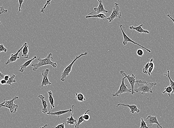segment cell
<instances>
[{"label":"cell","mask_w":174,"mask_h":128,"mask_svg":"<svg viewBox=\"0 0 174 128\" xmlns=\"http://www.w3.org/2000/svg\"><path fill=\"white\" fill-rule=\"evenodd\" d=\"M150 63L148 62L144 66V67L143 69H142V71L144 74H148V71H149V69L150 67Z\"/></svg>","instance_id":"obj_29"},{"label":"cell","mask_w":174,"mask_h":128,"mask_svg":"<svg viewBox=\"0 0 174 128\" xmlns=\"http://www.w3.org/2000/svg\"><path fill=\"white\" fill-rule=\"evenodd\" d=\"M72 111V109H70L67 110L59 111L55 112H52V111H50L49 112L47 113V114L49 115H52V116H58V118H59V116H60L65 114L67 113L71 112Z\"/></svg>","instance_id":"obj_16"},{"label":"cell","mask_w":174,"mask_h":128,"mask_svg":"<svg viewBox=\"0 0 174 128\" xmlns=\"http://www.w3.org/2000/svg\"><path fill=\"white\" fill-rule=\"evenodd\" d=\"M51 1H47L46 4L44 5V6L41 9L40 12L42 13H44L45 10V9L47 8V7H48L49 5L50 4Z\"/></svg>","instance_id":"obj_31"},{"label":"cell","mask_w":174,"mask_h":128,"mask_svg":"<svg viewBox=\"0 0 174 128\" xmlns=\"http://www.w3.org/2000/svg\"><path fill=\"white\" fill-rule=\"evenodd\" d=\"M115 6L113 7V12L110 16L107 18V19L108 20L109 22H111L113 20L116 18L120 19L122 14L120 10V9L119 4L118 3H115Z\"/></svg>","instance_id":"obj_6"},{"label":"cell","mask_w":174,"mask_h":128,"mask_svg":"<svg viewBox=\"0 0 174 128\" xmlns=\"http://www.w3.org/2000/svg\"><path fill=\"white\" fill-rule=\"evenodd\" d=\"M24 46L22 50V57L24 58H26L27 59L28 58L29 55L28 54L29 52V46L27 43L26 42H25L24 43Z\"/></svg>","instance_id":"obj_17"},{"label":"cell","mask_w":174,"mask_h":128,"mask_svg":"<svg viewBox=\"0 0 174 128\" xmlns=\"http://www.w3.org/2000/svg\"><path fill=\"white\" fill-rule=\"evenodd\" d=\"M167 17H169L170 19L172 20V21L173 22L174 24V19H173V17H172L171 13L169 14L168 12V14H167Z\"/></svg>","instance_id":"obj_37"},{"label":"cell","mask_w":174,"mask_h":128,"mask_svg":"<svg viewBox=\"0 0 174 128\" xmlns=\"http://www.w3.org/2000/svg\"><path fill=\"white\" fill-rule=\"evenodd\" d=\"M119 106H124V107H127L129 108L130 109V113L134 114L135 112L139 113L140 112V110L137 107V106L135 105H125L121 103H119L116 105V107H118Z\"/></svg>","instance_id":"obj_12"},{"label":"cell","mask_w":174,"mask_h":128,"mask_svg":"<svg viewBox=\"0 0 174 128\" xmlns=\"http://www.w3.org/2000/svg\"><path fill=\"white\" fill-rule=\"evenodd\" d=\"M52 53H49L46 58L44 59H41V58H39L38 59V63H34L31 65V66L34 67L33 70L36 71L40 67L47 65H52L54 68H56L57 66V64L55 62H53L51 61V59H53L52 57Z\"/></svg>","instance_id":"obj_2"},{"label":"cell","mask_w":174,"mask_h":128,"mask_svg":"<svg viewBox=\"0 0 174 128\" xmlns=\"http://www.w3.org/2000/svg\"><path fill=\"white\" fill-rule=\"evenodd\" d=\"M5 76V75L3 74L1 72V71H0V78L3 79L4 78Z\"/></svg>","instance_id":"obj_40"},{"label":"cell","mask_w":174,"mask_h":128,"mask_svg":"<svg viewBox=\"0 0 174 128\" xmlns=\"http://www.w3.org/2000/svg\"><path fill=\"white\" fill-rule=\"evenodd\" d=\"M19 97L18 96H14L13 99L10 100H6L5 99L3 100L2 103H0V108L2 107L7 108L10 109V112L12 114L16 113L18 108L17 105L14 103V101L18 99Z\"/></svg>","instance_id":"obj_3"},{"label":"cell","mask_w":174,"mask_h":128,"mask_svg":"<svg viewBox=\"0 0 174 128\" xmlns=\"http://www.w3.org/2000/svg\"><path fill=\"white\" fill-rule=\"evenodd\" d=\"M137 83L138 84V87L137 88H135L134 91V92H141L142 95H145L146 93H147L148 99L149 100V93L152 94L153 93L152 88L153 87H155V86L157 85V83L156 82L149 83L140 80H137Z\"/></svg>","instance_id":"obj_1"},{"label":"cell","mask_w":174,"mask_h":128,"mask_svg":"<svg viewBox=\"0 0 174 128\" xmlns=\"http://www.w3.org/2000/svg\"><path fill=\"white\" fill-rule=\"evenodd\" d=\"M120 74L123 77L127 78L129 81L131 86L132 95L135 94V92L134 91L135 89V85L136 83H137V80H136V76L135 75L133 74H132L131 76H130L129 75H127L123 70L120 71Z\"/></svg>","instance_id":"obj_8"},{"label":"cell","mask_w":174,"mask_h":128,"mask_svg":"<svg viewBox=\"0 0 174 128\" xmlns=\"http://www.w3.org/2000/svg\"><path fill=\"white\" fill-rule=\"evenodd\" d=\"M8 10H5L3 6H0V14H2L7 13Z\"/></svg>","instance_id":"obj_34"},{"label":"cell","mask_w":174,"mask_h":128,"mask_svg":"<svg viewBox=\"0 0 174 128\" xmlns=\"http://www.w3.org/2000/svg\"><path fill=\"white\" fill-rule=\"evenodd\" d=\"M155 113H154V116H151V115H149L144 120L146 122L148 127H151L154 124H157V128H163L161 124L159 123L158 120H157V116L155 115Z\"/></svg>","instance_id":"obj_9"},{"label":"cell","mask_w":174,"mask_h":128,"mask_svg":"<svg viewBox=\"0 0 174 128\" xmlns=\"http://www.w3.org/2000/svg\"><path fill=\"white\" fill-rule=\"evenodd\" d=\"M38 97L41 99L42 104L43 108L42 110V112L45 114L47 113V102L44 100L45 97L42 95H39Z\"/></svg>","instance_id":"obj_18"},{"label":"cell","mask_w":174,"mask_h":128,"mask_svg":"<svg viewBox=\"0 0 174 128\" xmlns=\"http://www.w3.org/2000/svg\"><path fill=\"white\" fill-rule=\"evenodd\" d=\"M55 128H65V123L59 124L58 126H55Z\"/></svg>","instance_id":"obj_36"},{"label":"cell","mask_w":174,"mask_h":128,"mask_svg":"<svg viewBox=\"0 0 174 128\" xmlns=\"http://www.w3.org/2000/svg\"><path fill=\"white\" fill-rule=\"evenodd\" d=\"M140 128H149L145 121H144V118H142L141 119L140 126Z\"/></svg>","instance_id":"obj_30"},{"label":"cell","mask_w":174,"mask_h":128,"mask_svg":"<svg viewBox=\"0 0 174 128\" xmlns=\"http://www.w3.org/2000/svg\"><path fill=\"white\" fill-rule=\"evenodd\" d=\"M6 82L7 81H6V80H5L4 79H3L2 80H0V83H1V85H6Z\"/></svg>","instance_id":"obj_38"},{"label":"cell","mask_w":174,"mask_h":128,"mask_svg":"<svg viewBox=\"0 0 174 128\" xmlns=\"http://www.w3.org/2000/svg\"><path fill=\"white\" fill-rule=\"evenodd\" d=\"M1 21H0V25H1Z\"/></svg>","instance_id":"obj_42"},{"label":"cell","mask_w":174,"mask_h":128,"mask_svg":"<svg viewBox=\"0 0 174 128\" xmlns=\"http://www.w3.org/2000/svg\"><path fill=\"white\" fill-rule=\"evenodd\" d=\"M10 76H9V75H6V76H5L4 78H3V79L5 80H6V81H7L9 80V78H10Z\"/></svg>","instance_id":"obj_39"},{"label":"cell","mask_w":174,"mask_h":128,"mask_svg":"<svg viewBox=\"0 0 174 128\" xmlns=\"http://www.w3.org/2000/svg\"><path fill=\"white\" fill-rule=\"evenodd\" d=\"M91 111V109L87 110L86 111L85 113H84L83 116V118L85 122L88 121H89L90 120V116L89 114H87V112H88L89 111Z\"/></svg>","instance_id":"obj_28"},{"label":"cell","mask_w":174,"mask_h":128,"mask_svg":"<svg viewBox=\"0 0 174 128\" xmlns=\"http://www.w3.org/2000/svg\"><path fill=\"white\" fill-rule=\"evenodd\" d=\"M16 77L15 75L12 74V76L10 77L9 80L7 81V85H11L12 83H15L16 82V80H14V78Z\"/></svg>","instance_id":"obj_27"},{"label":"cell","mask_w":174,"mask_h":128,"mask_svg":"<svg viewBox=\"0 0 174 128\" xmlns=\"http://www.w3.org/2000/svg\"><path fill=\"white\" fill-rule=\"evenodd\" d=\"M153 58H152L151 61H150V62H149L150 67L148 73V76H151V74H152V73L154 69L155 64L153 62Z\"/></svg>","instance_id":"obj_24"},{"label":"cell","mask_w":174,"mask_h":128,"mask_svg":"<svg viewBox=\"0 0 174 128\" xmlns=\"http://www.w3.org/2000/svg\"><path fill=\"white\" fill-rule=\"evenodd\" d=\"M49 72V69H47L45 70H43L42 71L41 74L43 77V79L41 85L39 86L40 87H45L47 89V85H51L52 84V83L49 81L48 79Z\"/></svg>","instance_id":"obj_10"},{"label":"cell","mask_w":174,"mask_h":128,"mask_svg":"<svg viewBox=\"0 0 174 128\" xmlns=\"http://www.w3.org/2000/svg\"><path fill=\"white\" fill-rule=\"evenodd\" d=\"M164 75L167 76L168 79H169L170 81L169 85L170 87H171L172 89H173V92H172V94H173L174 95V82L171 79V78H170L169 69H167V74H166L165 73H164Z\"/></svg>","instance_id":"obj_22"},{"label":"cell","mask_w":174,"mask_h":128,"mask_svg":"<svg viewBox=\"0 0 174 128\" xmlns=\"http://www.w3.org/2000/svg\"><path fill=\"white\" fill-rule=\"evenodd\" d=\"M7 52V49L5 47L4 44H2L0 45V52Z\"/></svg>","instance_id":"obj_32"},{"label":"cell","mask_w":174,"mask_h":128,"mask_svg":"<svg viewBox=\"0 0 174 128\" xmlns=\"http://www.w3.org/2000/svg\"><path fill=\"white\" fill-rule=\"evenodd\" d=\"M136 53L139 56H142L144 55V52L141 49H139L137 51Z\"/></svg>","instance_id":"obj_33"},{"label":"cell","mask_w":174,"mask_h":128,"mask_svg":"<svg viewBox=\"0 0 174 128\" xmlns=\"http://www.w3.org/2000/svg\"><path fill=\"white\" fill-rule=\"evenodd\" d=\"M125 77H123L122 79L121 83L120 85L119 88L118 90L116 91V92L115 93H112L111 95L113 97L116 96H120V95L124 94V93L129 92H132L131 89H129L127 88L128 85H126L124 83V80L125 79Z\"/></svg>","instance_id":"obj_5"},{"label":"cell","mask_w":174,"mask_h":128,"mask_svg":"<svg viewBox=\"0 0 174 128\" xmlns=\"http://www.w3.org/2000/svg\"><path fill=\"white\" fill-rule=\"evenodd\" d=\"M165 90L163 92V94H164L165 93H167L168 96L170 97L171 94L173 92V89H172L170 85L168 86H166L164 88Z\"/></svg>","instance_id":"obj_26"},{"label":"cell","mask_w":174,"mask_h":128,"mask_svg":"<svg viewBox=\"0 0 174 128\" xmlns=\"http://www.w3.org/2000/svg\"><path fill=\"white\" fill-rule=\"evenodd\" d=\"M49 100L51 104V109H52L55 107L54 105V99L53 96V93L51 91H48Z\"/></svg>","instance_id":"obj_20"},{"label":"cell","mask_w":174,"mask_h":128,"mask_svg":"<svg viewBox=\"0 0 174 128\" xmlns=\"http://www.w3.org/2000/svg\"><path fill=\"white\" fill-rule=\"evenodd\" d=\"M84 114L83 115H82L81 116H80L78 118V121L77 122L76 124V125L75 126V128H79V127L80 124L82 123V122H85V121L84 120V119L83 118V116Z\"/></svg>","instance_id":"obj_25"},{"label":"cell","mask_w":174,"mask_h":128,"mask_svg":"<svg viewBox=\"0 0 174 128\" xmlns=\"http://www.w3.org/2000/svg\"><path fill=\"white\" fill-rule=\"evenodd\" d=\"M88 52H87L84 53L80 54L79 56H76L74 58V60H73L72 63L70 64L68 66L65 67V69H64L63 72L61 73V78H60V80L63 82L65 81L66 78H67V76H69L70 73L72 71L73 66L74 65L75 62L78 60L82 56H86Z\"/></svg>","instance_id":"obj_4"},{"label":"cell","mask_w":174,"mask_h":128,"mask_svg":"<svg viewBox=\"0 0 174 128\" xmlns=\"http://www.w3.org/2000/svg\"><path fill=\"white\" fill-rule=\"evenodd\" d=\"M93 17L99 18V19H103L104 21H105V20L104 19L106 18V16L105 14L101 13L97 14V15H90L88 14V15L86 16V18L87 19Z\"/></svg>","instance_id":"obj_21"},{"label":"cell","mask_w":174,"mask_h":128,"mask_svg":"<svg viewBox=\"0 0 174 128\" xmlns=\"http://www.w3.org/2000/svg\"><path fill=\"white\" fill-rule=\"evenodd\" d=\"M36 58H37V56H34V57L31 58L30 60L26 62L23 64L21 65L20 66L21 69H19L18 71L20 72H23L24 71H25L26 69V68L29 67V66L30 65L31 63H32V62L35 59H36Z\"/></svg>","instance_id":"obj_15"},{"label":"cell","mask_w":174,"mask_h":128,"mask_svg":"<svg viewBox=\"0 0 174 128\" xmlns=\"http://www.w3.org/2000/svg\"><path fill=\"white\" fill-rule=\"evenodd\" d=\"M120 29L121 30L122 33L123 34V45H127L128 43L130 42V43H132L134 45H138L139 47H142L143 48L145 49V50L147 51L148 52H151V51L149 50V49H148L144 47L142 45H140L139 44L136 43L135 41H133V40H132L129 37H128L127 35H126L125 33H124V31L123 30V28H124V27L122 25H120Z\"/></svg>","instance_id":"obj_7"},{"label":"cell","mask_w":174,"mask_h":128,"mask_svg":"<svg viewBox=\"0 0 174 128\" xmlns=\"http://www.w3.org/2000/svg\"><path fill=\"white\" fill-rule=\"evenodd\" d=\"M98 2L99 3V6L97 8H94V10L95 12H96L97 14H101L103 12L106 13H111L110 11H108L107 10H105L104 8V5L102 4V1L101 0H98Z\"/></svg>","instance_id":"obj_13"},{"label":"cell","mask_w":174,"mask_h":128,"mask_svg":"<svg viewBox=\"0 0 174 128\" xmlns=\"http://www.w3.org/2000/svg\"><path fill=\"white\" fill-rule=\"evenodd\" d=\"M74 105L72 106V111H71V116L67 118V121H66L67 124H70L71 125V126L74 125L77 122L76 120L75 119L74 117H73V110H74Z\"/></svg>","instance_id":"obj_19"},{"label":"cell","mask_w":174,"mask_h":128,"mask_svg":"<svg viewBox=\"0 0 174 128\" xmlns=\"http://www.w3.org/2000/svg\"><path fill=\"white\" fill-rule=\"evenodd\" d=\"M143 25L141 24L139 25L138 26L136 27H134L133 25H132V26L130 27L129 28L132 30L136 31L137 33L139 34H149V31L144 30V29L142 28V27L143 26Z\"/></svg>","instance_id":"obj_14"},{"label":"cell","mask_w":174,"mask_h":128,"mask_svg":"<svg viewBox=\"0 0 174 128\" xmlns=\"http://www.w3.org/2000/svg\"><path fill=\"white\" fill-rule=\"evenodd\" d=\"M47 126H48V125H47V124H46L44 126H43V127H40L39 128H45Z\"/></svg>","instance_id":"obj_41"},{"label":"cell","mask_w":174,"mask_h":128,"mask_svg":"<svg viewBox=\"0 0 174 128\" xmlns=\"http://www.w3.org/2000/svg\"><path fill=\"white\" fill-rule=\"evenodd\" d=\"M18 2H19V8H18V12L19 13L20 11H22V10H21V6L22 4V3L24 2V1H23V0H19V1H18Z\"/></svg>","instance_id":"obj_35"},{"label":"cell","mask_w":174,"mask_h":128,"mask_svg":"<svg viewBox=\"0 0 174 128\" xmlns=\"http://www.w3.org/2000/svg\"><path fill=\"white\" fill-rule=\"evenodd\" d=\"M75 93L76 94V99L78 102H83L84 101H86V99L83 94H81L80 92L78 94L76 93Z\"/></svg>","instance_id":"obj_23"},{"label":"cell","mask_w":174,"mask_h":128,"mask_svg":"<svg viewBox=\"0 0 174 128\" xmlns=\"http://www.w3.org/2000/svg\"><path fill=\"white\" fill-rule=\"evenodd\" d=\"M24 46V45L23 44V46L21 47V48L18 50V52L15 54H11L10 58L5 62V64L7 65L10 63H14V62H15L17 61L18 59H19L20 57L18 55L22 50Z\"/></svg>","instance_id":"obj_11"}]
</instances>
